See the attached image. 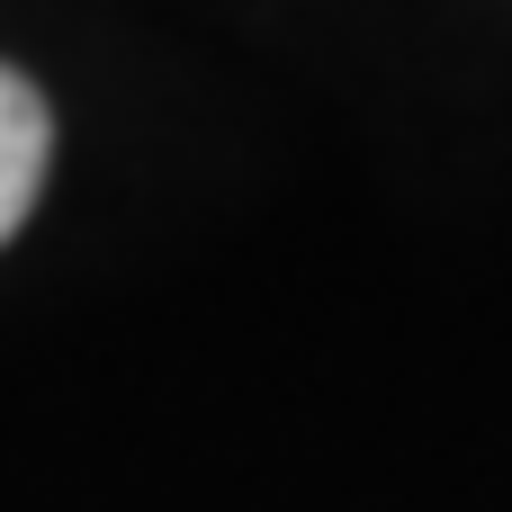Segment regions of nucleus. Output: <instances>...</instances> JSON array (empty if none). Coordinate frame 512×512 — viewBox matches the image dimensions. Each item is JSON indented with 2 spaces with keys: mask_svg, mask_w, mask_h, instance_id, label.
I'll list each match as a JSON object with an SVG mask.
<instances>
[{
  "mask_svg": "<svg viewBox=\"0 0 512 512\" xmlns=\"http://www.w3.org/2000/svg\"><path fill=\"white\" fill-rule=\"evenodd\" d=\"M45 153H54V117H45L36 81L0 63V243H9V234L27 225V207H36Z\"/></svg>",
  "mask_w": 512,
  "mask_h": 512,
  "instance_id": "obj_1",
  "label": "nucleus"
}]
</instances>
